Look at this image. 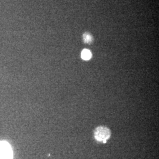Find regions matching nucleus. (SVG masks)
<instances>
[{
    "label": "nucleus",
    "mask_w": 159,
    "mask_h": 159,
    "mask_svg": "<svg viewBox=\"0 0 159 159\" xmlns=\"http://www.w3.org/2000/svg\"><path fill=\"white\" fill-rule=\"evenodd\" d=\"M111 131L107 127L100 126L97 127L94 131V137L97 141L100 142L106 143L110 137Z\"/></svg>",
    "instance_id": "f257e3e1"
},
{
    "label": "nucleus",
    "mask_w": 159,
    "mask_h": 159,
    "mask_svg": "<svg viewBox=\"0 0 159 159\" xmlns=\"http://www.w3.org/2000/svg\"><path fill=\"white\" fill-rule=\"evenodd\" d=\"M13 154L10 145L6 142H0V159H12Z\"/></svg>",
    "instance_id": "f03ea898"
},
{
    "label": "nucleus",
    "mask_w": 159,
    "mask_h": 159,
    "mask_svg": "<svg viewBox=\"0 0 159 159\" xmlns=\"http://www.w3.org/2000/svg\"><path fill=\"white\" fill-rule=\"evenodd\" d=\"M92 57L91 51L87 49H84L81 52V58L84 60H89Z\"/></svg>",
    "instance_id": "7ed1b4c3"
},
{
    "label": "nucleus",
    "mask_w": 159,
    "mask_h": 159,
    "mask_svg": "<svg viewBox=\"0 0 159 159\" xmlns=\"http://www.w3.org/2000/svg\"><path fill=\"white\" fill-rule=\"evenodd\" d=\"M83 39L84 43L87 44H91L93 40L91 35L89 33H85L83 35Z\"/></svg>",
    "instance_id": "20e7f679"
}]
</instances>
